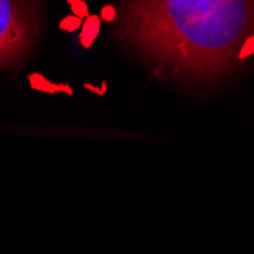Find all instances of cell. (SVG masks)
Segmentation results:
<instances>
[{"instance_id": "obj_1", "label": "cell", "mask_w": 254, "mask_h": 254, "mask_svg": "<svg viewBox=\"0 0 254 254\" xmlns=\"http://www.w3.org/2000/svg\"><path fill=\"white\" fill-rule=\"evenodd\" d=\"M114 35L161 81L216 85L254 64V0H122Z\"/></svg>"}, {"instance_id": "obj_2", "label": "cell", "mask_w": 254, "mask_h": 254, "mask_svg": "<svg viewBox=\"0 0 254 254\" xmlns=\"http://www.w3.org/2000/svg\"><path fill=\"white\" fill-rule=\"evenodd\" d=\"M41 0H0V68L28 57L40 32Z\"/></svg>"}]
</instances>
